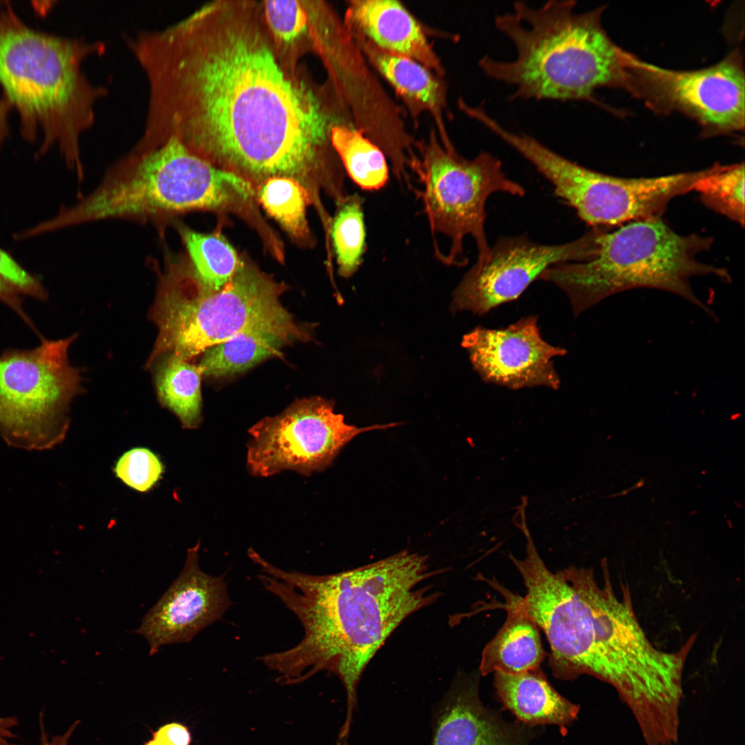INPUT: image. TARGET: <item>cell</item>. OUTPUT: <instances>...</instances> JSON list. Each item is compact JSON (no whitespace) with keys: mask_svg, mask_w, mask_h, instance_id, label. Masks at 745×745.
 <instances>
[{"mask_svg":"<svg viewBox=\"0 0 745 745\" xmlns=\"http://www.w3.org/2000/svg\"><path fill=\"white\" fill-rule=\"evenodd\" d=\"M526 555L510 559L522 577L526 613L545 634L549 666L561 680L588 674L626 694H646L671 681L687 657L657 648L641 626L630 592L622 585L617 597L606 564L600 586L591 568L570 566L553 572L528 539Z\"/></svg>","mask_w":745,"mask_h":745,"instance_id":"3957f363","label":"cell"},{"mask_svg":"<svg viewBox=\"0 0 745 745\" xmlns=\"http://www.w3.org/2000/svg\"><path fill=\"white\" fill-rule=\"evenodd\" d=\"M631 89L653 104L696 118L711 134L744 126V74L739 57L699 70L675 71L628 57Z\"/></svg>","mask_w":745,"mask_h":745,"instance_id":"7c38bea8","label":"cell"},{"mask_svg":"<svg viewBox=\"0 0 745 745\" xmlns=\"http://www.w3.org/2000/svg\"><path fill=\"white\" fill-rule=\"evenodd\" d=\"M346 30L361 55L403 101L411 118L417 119L422 113H428L441 141H450L444 123L446 86L441 77L420 62L384 51L360 34Z\"/></svg>","mask_w":745,"mask_h":745,"instance_id":"d6986e66","label":"cell"},{"mask_svg":"<svg viewBox=\"0 0 745 745\" xmlns=\"http://www.w3.org/2000/svg\"><path fill=\"white\" fill-rule=\"evenodd\" d=\"M344 26L379 48L413 59L440 77V59L417 19L399 1L352 0L348 2Z\"/></svg>","mask_w":745,"mask_h":745,"instance_id":"ac0fdd59","label":"cell"},{"mask_svg":"<svg viewBox=\"0 0 745 745\" xmlns=\"http://www.w3.org/2000/svg\"><path fill=\"white\" fill-rule=\"evenodd\" d=\"M12 106L4 97L0 98V146L8 133V115Z\"/></svg>","mask_w":745,"mask_h":745,"instance_id":"e575fe53","label":"cell"},{"mask_svg":"<svg viewBox=\"0 0 745 745\" xmlns=\"http://www.w3.org/2000/svg\"><path fill=\"white\" fill-rule=\"evenodd\" d=\"M331 143L345 172L361 189L377 190L389 177L384 152L353 123L332 128Z\"/></svg>","mask_w":745,"mask_h":745,"instance_id":"7402d4cb","label":"cell"},{"mask_svg":"<svg viewBox=\"0 0 745 745\" xmlns=\"http://www.w3.org/2000/svg\"><path fill=\"white\" fill-rule=\"evenodd\" d=\"M397 424L357 427L345 422L334 404L319 397L297 400L280 414L266 417L249 430L246 467L268 477L284 470L309 476L328 468L357 435Z\"/></svg>","mask_w":745,"mask_h":745,"instance_id":"8fae6325","label":"cell"},{"mask_svg":"<svg viewBox=\"0 0 745 745\" xmlns=\"http://www.w3.org/2000/svg\"><path fill=\"white\" fill-rule=\"evenodd\" d=\"M172 224L186 248L185 253L197 277L203 284L219 290L232 279L241 259L223 236L219 233L197 232L177 220Z\"/></svg>","mask_w":745,"mask_h":745,"instance_id":"cb8c5ba5","label":"cell"},{"mask_svg":"<svg viewBox=\"0 0 745 745\" xmlns=\"http://www.w3.org/2000/svg\"><path fill=\"white\" fill-rule=\"evenodd\" d=\"M125 41L148 86L135 149L175 139L255 190L270 177H290L313 200L339 183L343 169L330 137L347 111L324 103L284 68L261 3L209 2Z\"/></svg>","mask_w":745,"mask_h":745,"instance_id":"6da1fadb","label":"cell"},{"mask_svg":"<svg viewBox=\"0 0 745 745\" xmlns=\"http://www.w3.org/2000/svg\"><path fill=\"white\" fill-rule=\"evenodd\" d=\"M257 204L252 184L170 139L148 151L130 150L92 192L30 227L28 234L116 219L150 223L163 237L177 217L196 210L231 212L252 224L260 217Z\"/></svg>","mask_w":745,"mask_h":745,"instance_id":"277c9868","label":"cell"},{"mask_svg":"<svg viewBox=\"0 0 745 745\" xmlns=\"http://www.w3.org/2000/svg\"><path fill=\"white\" fill-rule=\"evenodd\" d=\"M101 41L68 37L34 29L7 3L0 10V86L20 119L21 137L31 142L40 130L39 157L57 147L66 166L83 178L80 139L95 122V106L108 88L92 83L84 61L103 54Z\"/></svg>","mask_w":745,"mask_h":745,"instance_id":"8992f818","label":"cell"},{"mask_svg":"<svg viewBox=\"0 0 745 745\" xmlns=\"http://www.w3.org/2000/svg\"><path fill=\"white\" fill-rule=\"evenodd\" d=\"M265 23L277 54L295 74V62L305 46H312L309 17L302 1L261 2Z\"/></svg>","mask_w":745,"mask_h":745,"instance_id":"484cf974","label":"cell"},{"mask_svg":"<svg viewBox=\"0 0 745 745\" xmlns=\"http://www.w3.org/2000/svg\"><path fill=\"white\" fill-rule=\"evenodd\" d=\"M329 234L339 274L350 277L361 266L366 250L363 199L359 195H348L337 204Z\"/></svg>","mask_w":745,"mask_h":745,"instance_id":"83f0119b","label":"cell"},{"mask_svg":"<svg viewBox=\"0 0 745 745\" xmlns=\"http://www.w3.org/2000/svg\"><path fill=\"white\" fill-rule=\"evenodd\" d=\"M704 204L713 210L744 225V163H715L695 183Z\"/></svg>","mask_w":745,"mask_h":745,"instance_id":"f1b7e54d","label":"cell"},{"mask_svg":"<svg viewBox=\"0 0 745 745\" xmlns=\"http://www.w3.org/2000/svg\"><path fill=\"white\" fill-rule=\"evenodd\" d=\"M287 344L273 335L244 333L206 349L199 364L202 375L221 377L244 371L280 353Z\"/></svg>","mask_w":745,"mask_h":745,"instance_id":"d4e9b609","label":"cell"},{"mask_svg":"<svg viewBox=\"0 0 745 745\" xmlns=\"http://www.w3.org/2000/svg\"><path fill=\"white\" fill-rule=\"evenodd\" d=\"M152 736L161 745H190L192 739L188 728L176 722L161 726Z\"/></svg>","mask_w":745,"mask_h":745,"instance_id":"1f68e13d","label":"cell"},{"mask_svg":"<svg viewBox=\"0 0 745 745\" xmlns=\"http://www.w3.org/2000/svg\"><path fill=\"white\" fill-rule=\"evenodd\" d=\"M114 472L128 487L141 493L150 490L161 479L164 466L151 450L137 447L125 452L117 460Z\"/></svg>","mask_w":745,"mask_h":745,"instance_id":"4dcf8cb0","label":"cell"},{"mask_svg":"<svg viewBox=\"0 0 745 745\" xmlns=\"http://www.w3.org/2000/svg\"><path fill=\"white\" fill-rule=\"evenodd\" d=\"M494 686L504 706L524 724L555 725L564 734L577 718L579 706L559 693L540 668L519 674L495 672Z\"/></svg>","mask_w":745,"mask_h":745,"instance_id":"ffe728a7","label":"cell"},{"mask_svg":"<svg viewBox=\"0 0 745 745\" xmlns=\"http://www.w3.org/2000/svg\"><path fill=\"white\" fill-rule=\"evenodd\" d=\"M478 670L460 673L432 707L430 745H530L543 728L508 721L479 695Z\"/></svg>","mask_w":745,"mask_h":745,"instance_id":"e0dca14e","label":"cell"},{"mask_svg":"<svg viewBox=\"0 0 745 745\" xmlns=\"http://www.w3.org/2000/svg\"><path fill=\"white\" fill-rule=\"evenodd\" d=\"M258 579L299 619L298 644L259 659L280 684H296L326 670L343 684L346 711L337 738L348 740L357 708V686L379 648L411 614L439 597L421 586L432 575L427 557L401 551L379 562L331 575L286 570L259 553Z\"/></svg>","mask_w":745,"mask_h":745,"instance_id":"7a4b0ae2","label":"cell"},{"mask_svg":"<svg viewBox=\"0 0 745 745\" xmlns=\"http://www.w3.org/2000/svg\"><path fill=\"white\" fill-rule=\"evenodd\" d=\"M461 344L474 370L486 383L511 390L560 387L553 359L567 351L543 339L536 315L504 328L475 327L464 335Z\"/></svg>","mask_w":745,"mask_h":745,"instance_id":"9a60e30c","label":"cell"},{"mask_svg":"<svg viewBox=\"0 0 745 745\" xmlns=\"http://www.w3.org/2000/svg\"><path fill=\"white\" fill-rule=\"evenodd\" d=\"M594 230L559 244H542L526 235L502 237L490 247L488 257L477 261L453 292V312L483 315L517 299L549 267L588 259L593 252Z\"/></svg>","mask_w":745,"mask_h":745,"instance_id":"4fadbf2b","label":"cell"},{"mask_svg":"<svg viewBox=\"0 0 745 745\" xmlns=\"http://www.w3.org/2000/svg\"><path fill=\"white\" fill-rule=\"evenodd\" d=\"M505 599L506 619L484 647L478 669L481 676L495 672L519 674L540 668L545 656L539 628L526 613L520 596L493 584Z\"/></svg>","mask_w":745,"mask_h":745,"instance_id":"44dd1931","label":"cell"},{"mask_svg":"<svg viewBox=\"0 0 745 745\" xmlns=\"http://www.w3.org/2000/svg\"><path fill=\"white\" fill-rule=\"evenodd\" d=\"M79 724V721L74 722L68 729L62 735H54L51 738L46 731L44 722V713L41 711L39 713V728H40V745H68L69 739L72 735L75 728Z\"/></svg>","mask_w":745,"mask_h":745,"instance_id":"d6a6232c","label":"cell"},{"mask_svg":"<svg viewBox=\"0 0 745 745\" xmlns=\"http://www.w3.org/2000/svg\"><path fill=\"white\" fill-rule=\"evenodd\" d=\"M707 169L670 175L625 178L606 175L578 163L564 172L562 200L590 228H613L660 217L673 198L693 190Z\"/></svg>","mask_w":745,"mask_h":745,"instance_id":"5bb4252c","label":"cell"},{"mask_svg":"<svg viewBox=\"0 0 745 745\" xmlns=\"http://www.w3.org/2000/svg\"><path fill=\"white\" fill-rule=\"evenodd\" d=\"M201 375L199 365L175 355H168L157 371L159 400L177 416L183 428H197L201 422Z\"/></svg>","mask_w":745,"mask_h":745,"instance_id":"603a6c76","label":"cell"},{"mask_svg":"<svg viewBox=\"0 0 745 745\" xmlns=\"http://www.w3.org/2000/svg\"><path fill=\"white\" fill-rule=\"evenodd\" d=\"M594 248L585 261L557 264L539 280L550 282L568 297L574 315L627 290L648 288L688 300L706 313L713 311L695 294L691 279L715 275L730 282L724 268L698 260L713 239L693 233L681 235L660 217L630 222L617 228H595Z\"/></svg>","mask_w":745,"mask_h":745,"instance_id":"ba28073f","label":"cell"},{"mask_svg":"<svg viewBox=\"0 0 745 745\" xmlns=\"http://www.w3.org/2000/svg\"><path fill=\"white\" fill-rule=\"evenodd\" d=\"M152 317L158 336L147 365L164 354L189 361L210 347L244 333L273 335L287 344L310 340L279 297L287 286L241 259L219 290L203 284L185 252L165 250Z\"/></svg>","mask_w":745,"mask_h":745,"instance_id":"52a82bcc","label":"cell"},{"mask_svg":"<svg viewBox=\"0 0 745 745\" xmlns=\"http://www.w3.org/2000/svg\"><path fill=\"white\" fill-rule=\"evenodd\" d=\"M200 542L187 550L182 570L144 616L134 633L144 637L150 655L161 647L188 643L220 619L232 605L225 575L215 577L199 565Z\"/></svg>","mask_w":745,"mask_h":745,"instance_id":"2e32d148","label":"cell"},{"mask_svg":"<svg viewBox=\"0 0 745 745\" xmlns=\"http://www.w3.org/2000/svg\"><path fill=\"white\" fill-rule=\"evenodd\" d=\"M143 745H161V744L158 742H157L155 739H152L151 740H149L148 742L145 743Z\"/></svg>","mask_w":745,"mask_h":745,"instance_id":"d590c367","label":"cell"},{"mask_svg":"<svg viewBox=\"0 0 745 745\" xmlns=\"http://www.w3.org/2000/svg\"><path fill=\"white\" fill-rule=\"evenodd\" d=\"M76 338H41L33 348L0 354V435L9 444L46 449L64 439L68 406L80 390L79 370L68 357Z\"/></svg>","mask_w":745,"mask_h":745,"instance_id":"30bf717a","label":"cell"},{"mask_svg":"<svg viewBox=\"0 0 745 745\" xmlns=\"http://www.w3.org/2000/svg\"><path fill=\"white\" fill-rule=\"evenodd\" d=\"M17 717L0 716V745H19L13 742L17 737L14 728L18 725Z\"/></svg>","mask_w":745,"mask_h":745,"instance_id":"836d02e7","label":"cell"},{"mask_svg":"<svg viewBox=\"0 0 745 745\" xmlns=\"http://www.w3.org/2000/svg\"><path fill=\"white\" fill-rule=\"evenodd\" d=\"M21 296L43 301L48 299V292L38 276L27 270L9 252L0 248V301L34 328L24 310Z\"/></svg>","mask_w":745,"mask_h":745,"instance_id":"f546056e","label":"cell"},{"mask_svg":"<svg viewBox=\"0 0 745 745\" xmlns=\"http://www.w3.org/2000/svg\"><path fill=\"white\" fill-rule=\"evenodd\" d=\"M573 0L539 7L514 2L495 19L496 29L513 45V60L489 55L478 66L486 77L513 88L512 100L594 101L595 91L629 87L628 53L602 27L603 8L577 12Z\"/></svg>","mask_w":745,"mask_h":745,"instance_id":"5b68a950","label":"cell"},{"mask_svg":"<svg viewBox=\"0 0 745 745\" xmlns=\"http://www.w3.org/2000/svg\"><path fill=\"white\" fill-rule=\"evenodd\" d=\"M257 201L297 241L310 239L306 208L312 204L308 190L297 180L270 177L256 188Z\"/></svg>","mask_w":745,"mask_h":745,"instance_id":"4316f807","label":"cell"},{"mask_svg":"<svg viewBox=\"0 0 745 745\" xmlns=\"http://www.w3.org/2000/svg\"><path fill=\"white\" fill-rule=\"evenodd\" d=\"M417 150L408 168L418 178L421 197L430 230L450 240L448 265L464 264V240L472 237L477 261L486 259L490 248L485 230L486 203L496 192L523 197L525 188L509 179L499 159L481 151L472 159L461 156L451 141L442 142L436 130L427 139L415 141Z\"/></svg>","mask_w":745,"mask_h":745,"instance_id":"9c48e42d","label":"cell"}]
</instances>
